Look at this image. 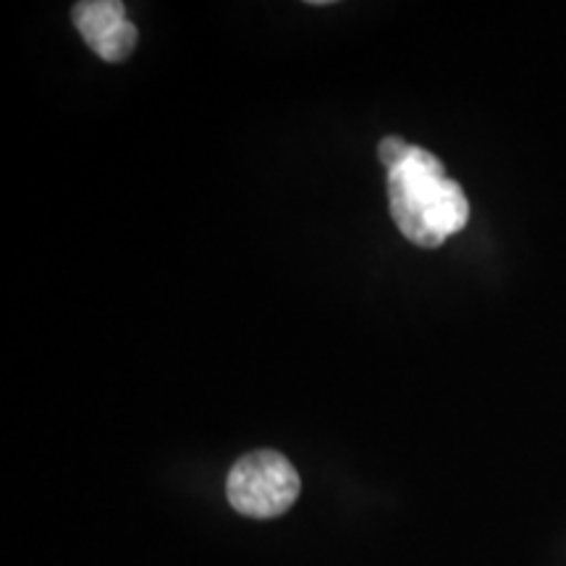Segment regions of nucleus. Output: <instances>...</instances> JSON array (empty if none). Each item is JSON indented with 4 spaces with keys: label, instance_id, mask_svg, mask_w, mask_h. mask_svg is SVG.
Instances as JSON below:
<instances>
[{
    "label": "nucleus",
    "instance_id": "obj_1",
    "mask_svg": "<svg viewBox=\"0 0 566 566\" xmlns=\"http://www.w3.org/2000/svg\"><path fill=\"white\" fill-rule=\"evenodd\" d=\"M388 200L399 231L409 242L436 250L470 221L464 189L446 176L433 153L412 147L409 158L388 171Z\"/></svg>",
    "mask_w": 566,
    "mask_h": 566
},
{
    "label": "nucleus",
    "instance_id": "obj_2",
    "mask_svg": "<svg viewBox=\"0 0 566 566\" xmlns=\"http://www.w3.org/2000/svg\"><path fill=\"white\" fill-rule=\"evenodd\" d=\"M226 493L239 514L271 520L292 509L300 495V475L279 451H252L231 467Z\"/></svg>",
    "mask_w": 566,
    "mask_h": 566
},
{
    "label": "nucleus",
    "instance_id": "obj_3",
    "mask_svg": "<svg viewBox=\"0 0 566 566\" xmlns=\"http://www.w3.org/2000/svg\"><path fill=\"white\" fill-rule=\"evenodd\" d=\"M76 30L87 45L108 63H122L137 48V27L126 19L122 0H87L76 3L71 11Z\"/></svg>",
    "mask_w": 566,
    "mask_h": 566
},
{
    "label": "nucleus",
    "instance_id": "obj_4",
    "mask_svg": "<svg viewBox=\"0 0 566 566\" xmlns=\"http://www.w3.org/2000/svg\"><path fill=\"white\" fill-rule=\"evenodd\" d=\"M415 145H409L401 137H386L380 142L378 147V155H380V163L388 168V171H394L396 166H401L409 158V153H412Z\"/></svg>",
    "mask_w": 566,
    "mask_h": 566
}]
</instances>
